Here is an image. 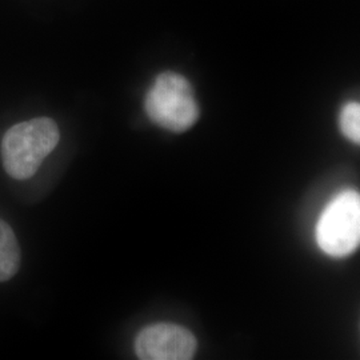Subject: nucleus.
Wrapping results in <instances>:
<instances>
[{"instance_id":"2","label":"nucleus","mask_w":360,"mask_h":360,"mask_svg":"<svg viewBox=\"0 0 360 360\" xmlns=\"http://www.w3.org/2000/svg\"><path fill=\"white\" fill-rule=\"evenodd\" d=\"M144 108L155 124L172 132L191 129L199 117L193 86L176 72H163L155 79Z\"/></svg>"},{"instance_id":"3","label":"nucleus","mask_w":360,"mask_h":360,"mask_svg":"<svg viewBox=\"0 0 360 360\" xmlns=\"http://www.w3.org/2000/svg\"><path fill=\"white\" fill-rule=\"evenodd\" d=\"M316 243L328 257L351 255L360 242V196L352 190L338 193L323 210L315 230Z\"/></svg>"},{"instance_id":"6","label":"nucleus","mask_w":360,"mask_h":360,"mask_svg":"<svg viewBox=\"0 0 360 360\" xmlns=\"http://www.w3.org/2000/svg\"><path fill=\"white\" fill-rule=\"evenodd\" d=\"M339 124L343 135L351 142L359 144L360 142V105L358 102H349L343 105Z\"/></svg>"},{"instance_id":"1","label":"nucleus","mask_w":360,"mask_h":360,"mask_svg":"<svg viewBox=\"0 0 360 360\" xmlns=\"http://www.w3.org/2000/svg\"><path fill=\"white\" fill-rule=\"evenodd\" d=\"M60 139L58 124L50 117H35L8 129L1 141V159L6 172L16 180L32 178L43 160Z\"/></svg>"},{"instance_id":"4","label":"nucleus","mask_w":360,"mask_h":360,"mask_svg":"<svg viewBox=\"0 0 360 360\" xmlns=\"http://www.w3.org/2000/svg\"><path fill=\"white\" fill-rule=\"evenodd\" d=\"M135 351L143 360H190L196 352V339L181 326L159 323L139 333Z\"/></svg>"},{"instance_id":"5","label":"nucleus","mask_w":360,"mask_h":360,"mask_svg":"<svg viewBox=\"0 0 360 360\" xmlns=\"http://www.w3.org/2000/svg\"><path fill=\"white\" fill-rule=\"evenodd\" d=\"M20 247L13 229L0 219V282H7L20 267Z\"/></svg>"}]
</instances>
